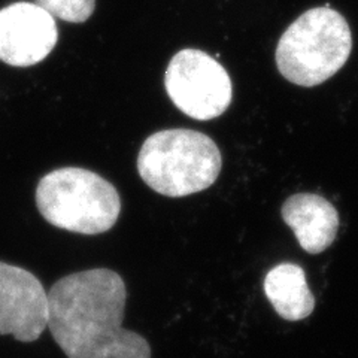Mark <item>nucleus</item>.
I'll use <instances>...</instances> for the list:
<instances>
[{
  "mask_svg": "<svg viewBox=\"0 0 358 358\" xmlns=\"http://www.w3.org/2000/svg\"><path fill=\"white\" fill-rule=\"evenodd\" d=\"M47 294V327L67 358H151L148 341L122 327L127 288L117 272L67 275Z\"/></svg>",
  "mask_w": 358,
  "mask_h": 358,
  "instance_id": "obj_1",
  "label": "nucleus"
},
{
  "mask_svg": "<svg viewBox=\"0 0 358 358\" xmlns=\"http://www.w3.org/2000/svg\"><path fill=\"white\" fill-rule=\"evenodd\" d=\"M221 167L217 143L203 133L187 129L151 134L138 155V172L143 182L167 197L203 192L217 181Z\"/></svg>",
  "mask_w": 358,
  "mask_h": 358,
  "instance_id": "obj_2",
  "label": "nucleus"
},
{
  "mask_svg": "<svg viewBox=\"0 0 358 358\" xmlns=\"http://www.w3.org/2000/svg\"><path fill=\"white\" fill-rule=\"evenodd\" d=\"M351 50L348 22L338 10L321 6L306 10L284 31L275 59L285 80L315 87L342 69Z\"/></svg>",
  "mask_w": 358,
  "mask_h": 358,
  "instance_id": "obj_3",
  "label": "nucleus"
},
{
  "mask_svg": "<svg viewBox=\"0 0 358 358\" xmlns=\"http://www.w3.org/2000/svg\"><path fill=\"white\" fill-rule=\"evenodd\" d=\"M36 205L51 226L88 236L110 230L121 212L117 188L81 167L45 175L36 188Z\"/></svg>",
  "mask_w": 358,
  "mask_h": 358,
  "instance_id": "obj_4",
  "label": "nucleus"
},
{
  "mask_svg": "<svg viewBox=\"0 0 358 358\" xmlns=\"http://www.w3.org/2000/svg\"><path fill=\"white\" fill-rule=\"evenodd\" d=\"M173 105L194 120H214L231 103L233 87L227 71L209 54L187 48L175 54L164 76Z\"/></svg>",
  "mask_w": 358,
  "mask_h": 358,
  "instance_id": "obj_5",
  "label": "nucleus"
},
{
  "mask_svg": "<svg viewBox=\"0 0 358 358\" xmlns=\"http://www.w3.org/2000/svg\"><path fill=\"white\" fill-rule=\"evenodd\" d=\"M48 324V294L26 268L0 262V336L35 342Z\"/></svg>",
  "mask_w": 358,
  "mask_h": 358,
  "instance_id": "obj_6",
  "label": "nucleus"
},
{
  "mask_svg": "<svg viewBox=\"0 0 358 358\" xmlns=\"http://www.w3.org/2000/svg\"><path fill=\"white\" fill-rule=\"evenodd\" d=\"M59 41L54 17L36 3L17 2L0 9V60L29 67L45 60Z\"/></svg>",
  "mask_w": 358,
  "mask_h": 358,
  "instance_id": "obj_7",
  "label": "nucleus"
},
{
  "mask_svg": "<svg viewBox=\"0 0 358 358\" xmlns=\"http://www.w3.org/2000/svg\"><path fill=\"white\" fill-rule=\"evenodd\" d=\"M281 214L287 226L294 231L299 245L309 254L326 251L338 234V210L318 194L291 196L282 205Z\"/></svg>",
  "mask_w": 358,
  "mask_h": 358,
  "instance_id": "obj_8",
  "label": "nucleus"
},
{
  "mask_svg": "<svg viewBox=\"0 0 358 358\" xmlns=\"http://www.w3.org/2000/svg\"><path fill=\"white\" fill-rule=\"evenodd\" d=\"M264 293L279 317L287 321L308 318L315 308L305 271L297 264L282 263L264 278Z\"/></svg>",
  "mask_w": 358,
  "mask_h": 358,
  "instance_id": "obj_9",
  "label": "nucleus"
},
{
  "mask_svg": "<svg viewBox=\"0 0 358 358\" xmlns=\"http://www.w3.org/2000/svg\"><path fill=\"white\" fill-rule=\"evenodd\" d=\"M36 5L52 17L78 24L92 17L96 0H36Z\"/></svg>",
  "mask_w": 358,
  "mask_h": 358,
  "instance_id": "obj_10",
  "label": "nucleus"
}]
</instances>
